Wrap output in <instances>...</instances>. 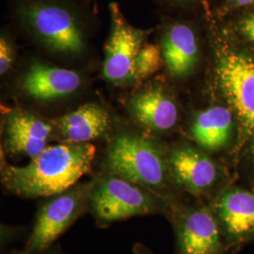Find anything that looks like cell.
I'll list each match as a JSON object with an SVG mask.
<instances>
[{
    "mask_svg": "<svg viewBox=\"0 0 254 254\" xmlns=\"http://www.w3.org/2000/svg\"><path fill=\"white\" fill-rule=\"evenodd\" d=\"M236 128L234 114L227 106H213L195 116L190 134L205 152H218L227 147Z\"/></svg>",
    "mask_w": 254,
    "mask_h": 254,
    "instance_id": "cell-16",
    "label": "cell"
},
{
    "mask_svg": "<svg viewBox=\"0 0 254 254\" xmlns=\"http://www.w3.org/2000/svg\"><path fill=\"white\" fill-rule=\"evenodd\" d=\"M167 5L177 8H186L197 5H202L203 8L208 7L209 0H162Z\"/></svg>",
    "mask_w": 254,
    "mask_h": 254,
    "instance_id": "cell-21",
    "label": "cell"
},
{
    "mask_svg": "<svg viewBox=\"0 0 254 254\" xmlns=\"http://www.w3.org/2000/svg\"><path fill=\"white\" fill-rule=\"evenodd\" d=\"M164 64L161 46L143 45L136 61V82H140L156 73Z\"/></svg>",
    "mask_w": 254,
    "mask_h": 254,
    "instance_id": "cell-17",
    "label": "cell"
},
{
    "mask_svg": "<svg viewBox=\"0 0 254 254\" xmlns=\"http://www.w3.org/2000/svg\"><path fill=\"white\" fill-rule=\"evenodd\" d=\"M110 126L109 113L98 104L83 105L59 119L55 127L63 142L86 143L103 136Z\"/></svg>",
    "mask_w": 254,
    "mask_h": 254,
    "instance_id": "cell-15",
    "label": "cell"
},
{
    "mask_svg": "<svg viewBox=\"0 0 254 254\" xmlns=\"http://www.w3.org/2000/svg\"><path fill=\"white\" fill-rule=\"evenodd\" d=\"M205 10L214 41L216 80L237 129V155L254 169V52L226 21Z\"/></svg>",
    "mask_w": 254,
    "mask_h": 254,
    "instance_id": "cell-1",
    "label": "cell"
},
{
    "mask_svg": "<svg viewBox=\"0 0 254 254\" xmlns=\"http://www.w3.org/2000/svg\"><path fill=\"white\" fill-rule=\"evenodd\" d=\"M93 182L76 184L67 190L47 197L38 208L26 245L17 254L46 253L55 241L89 210Z\"/></svg>",
    "mask_w": 254,
    "mask_h": 254,
    "instance_id": "cell-6",
    "label": "cell"
},
{
    "mask_svg": "<svg viewBox=\"0 0 254 254\" xmlns=\"http://www.w3.org/2000/svg\"><path fill=\"white\" fill-rule=\"evenodd\" d=\"M164 64L174 77L185 78L194 73L200 62L199 38L194 26L186 21H169L161 37Z\"/></svg>",
    "mask_w": 254,
    "mask_h": 254,
    "instance_id": "cell-11",
    "label": "cell"
},
{
    "mask_svg": "<svg viewBox=\"0 0 254 254\" xmlns=\"http://www.w3.org/2000/svg\"><path fill=\"white\" fill-rule=\"evenodd\" d=\"M173 184L192 195H207L218 186L221 172L218 164L199 146L180 144L169 152Z\"/></svg>",
    "mask_w": 254,
    "mask_h": 254,
    "instance_id": "cell-9",
    "label": "cell"
},
{
    "mask_svg": "<svg viewBox=\"0 0 254 254\" xmlns=\"http://www.w3.org/2000/svg\"><path fill=\"white\" fill-rule=\"evenodd\" d=\"M55 124L27 111L10 114L6 123L5 145L9 154L33 158L48 146Z\"/></svg>",
    "mask_w": 254,
    "mask_h": 254,
    "instance_id": "cell-12",
    "label": "cell"
},
{
    "mask_svg": "<svg viewBox=\"0 0 254 254\" xmlns=\"http://www.w3.org/2000/svg\"><path fill=\"white\" fill-rule=\"evenodd\" d=\"M133 252L135 254H154L150 250H148L147 247L142 245L141 243L135 244L133 247Z\"/></svg>",
    "mask_w": 254,
    "mask_h": 254,
    "instance_id": "cell-22",
    "label": "cell"
},
{
    "mask_svg": "<svg viewBox=\"0 0 254 254\" xmlns=\"http://www.w3.org/2000/svg\"><path fill=\"white\" fill-rule=\"evenodd\" d=\"M109 13L110 32L105 46L103 74L117 85L136 82V57L152 30L132 26L116 2L109 4Z\"/></svg>",
    "mask_w": 254,
    "mask_h": 254,
    "instance_id": "cell-7",
    "label": "cell"
},
{
    "mask_svg": "<svg viewBox=\"0 0 254 254\" xmlns=\"http://www.w3.org/2000/svg\"><path fill=\"white\" fill-rule=\"evenodd\" d=\"M212 210L222 236L233 244L254 239V192L229 188L214 200Z\"/></svg>",
    "mask_w": 254,
    "mask_h": 254,
    "instance_id": "cell-10",
    "label": "cell"
},
{
    "mask_svg": "<svg viewBox=\"0 0 254 254\" xmlns=\"http://www.w3.org/2000/svg\"><path fill=\"white\" fill-rule=\"evenodd\" d=\"M173 205L154 191L118 175L107 173L93 182L89 211L106 227L127 218L171 214Z\"/></svg>",
    "mask_w": 254,
    "mask_h": 254,
    "instance_id": "cell-5",
    "label": "cell"
},
{
    "mask_svg": "<svg viewBox=\"0 0 254 254\" xmlns=\"http://www.w3.org/2000/svg\"><path fill=\"white\" fill-rule=\"evenodd\" d=\"M253 7L254 0H222L215 14L220 18H225L236 11Z\"/></svg>",
    "mask_w": 254,
    "mask_h": 254,
    "instance_id": "cell-19",
    "label": "cell"
},
{
    "mask_svg": "<svg viewBox=\"0 0 254 254\" xmlns=\"http://www.w3.org/2000/svg\"><path fill=\"white\" fill-rule=\"evenodd\" d=\"M60 254L59 253H57V252H54V253H50V254Z\"/></svg>",
    "mask_w": 254,
    "mask_h": 254,
    "instance_id": "cell-23",
    "label": "cell"
},
{
    "mask_svg": "<svg viewBox=\"0 0 254 254\" xmlns=\"http://www.w3.org/2000/svg\"><path fill=\"white\" fill-rule=\"evenodd\" d=\"M16 15L28 32L55 53L73 56L84 51V22L73 2L21 0Z\"/></svg>",
    "mask_w": 254,
    "mask_h": 254,
    "instance_id": "cell-4",
    "label": "cell"
},
{
    "mask_svg": "<svg viewBox=\"0 0 254 254\" xmlns=\"http://www.w3.org/2000/svg\"><path fill=\"white\" fill-rule=\"evenodd\" d=\"M96 147L91 142L47 146L26 166L2 163L1 181L24 198L50 197L67 190L91 171Z\"/></svg>",
    "mask_w": 254,
    "mask_h": 254,
    "instance_id": "cell-2",
    "label": "cell"
},
{
    "mask_svg": "<svg viewBox=\"0 0 254 254\" xmlns=\"http://www.w3.org/2000/svg\"><path fill=\"white\" fill-rule=\"evenodd\" d=\"M108 173L136 183L162 196L172 205L170 190L173 184L169 153L151 137L123 132L109 142L106 153Z\"/></svg>",
    "mask_w": 254,
    "mask_h": 254,
    "instance_id": "cell-3",
    "label": "cell"
},
{
    "mask_svg": "<svg viewBox=\"0 0 254 254\" xmlns=\"http://www.w3.org/2000/svg\"><path fill=\"white\" fill-rule=\"evenodd\" d=\"M82 85L80 74L73 70L43 63H33L23 75L20 87L27 96L51 101L71 95Z\"/></svg>",
    "mask_w": 254,
    "mask_h": 254,
    "instance_id": "cell-14",
    "label": "cell"
},
{
    "mask_svg": "<svg viewBox=\"0 0 254 254\" xmlns=\"http://www.w3.org/2000/svg\"><path fill=\"white\" fill-rule=\"evenodd\" d=\"M127 107L137 123L156 133L171 131L179 120L176 101L160 86H150L136 92Z\"/></svg>",
    "mask_w": 254,
    "mask_h": 254,
    "instance_id": "cell-13",
    "label": "cell"
},
{
    "mask_svg": "<svg viewBox=\"0 0 254 254\" xmlns=\"http://www.w3.org/2000/svg\"><path fill=\"white\" fill-rule=\"evenodd\" d=\"M15 59L14 49L9 43V39L2 35L0 39V73L5 74L12 66Z\"/></svg>",
    "mask_w": 254,
    "mask_h": 254,
    "instance_id": "cell-20",
    "label": "cell"
},
{
    "mask_svg": "<svg viewBox=\"0 0 254 254\" xmlns=\"http://www.w3.org/2000/svg\"><path fill=\"white\" fill-rule=\"evenodd\" d=\"M171 216L174 219L179 254H222V233L212 208L175 203Z\"/></svg>",
    "mask_w": 254,
    "mask_h": 254,
    "instance_id": "cell-8",
    "label": "cell"
},
{
    "mask_svg": "<svg viewBox=\"0 0 254 254\" xmlns=\"http://www.w3.org/2000/svg\"><path fill=\"white\" fill-rule=\"evenodd\" d=\"M227 17L226 23L236 35L254 46V7L238 10Z\"/></svg>",
    "mask_w": 254,
    "mask_h": 254,
    "instance_id": "cell-18",
    "label": "cell"
}]
</instances>
